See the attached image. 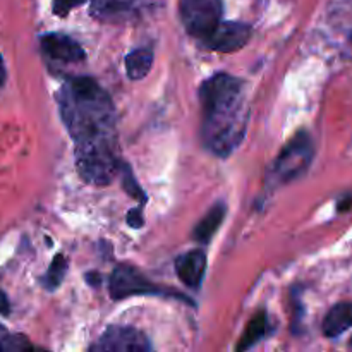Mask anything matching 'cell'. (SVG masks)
Instances as JSON below:
<instances>
[{
  "label": "cell",
  "mask_w": 352,
  "mask_h": 352,
  "mask_svg": "<svg viewBox=\"0 0 352 352\" xmlns=\"http://www.w3.org/2000/svg\"><path fill=\"white\" fill-rule=\"evenodd\" d=\"M41 52L50 60L64 64H78L86 58L85 50L74 38L62 33H47L40 38Z\"/></svg>",
  "instance_id": "9c48e42d"
},
{
  "label": "cell",
  "mask_w": 352,
  "mask_h": 352,
  "mask_svg": "<svg viewBox=\"0 0 352 352\" xmlns=\"http://www.w3.org/2000/svg\"><path fill=\"white\" fill-rule=\"evenodd\" d=\"M315 157V144L306 131H299L277 157L268 174V186L289 184L308 172Z\"/></svg>",
  "instance_id": "3957f363"
},
{
  "label": "cell",
  "mask_w": 352,
  "mask_h": 352,
  "mask_svg": "<svg viewBox=\"0 0 352 352\" xmlns=\"http://www.w3.org/2000/svg\"><path fill=\"white\" fill-rule=\"evenodd\" d=\"M3 336H6V329H3V327L0 325V337H3Z\"/></svg>",
  "instance_id": "d4e9b609"
},
{
  "label": "cell",
  "mask_w": 352,
  "mask_h": 352,
  "mask_svg": "<svg viewBox=\"0 0 352 352\" xmlns=\"http://www.w3.org/2000/svg\"><path fill=\"white\" fill-rule=\"evenodd\" d=\"M6 79H7L6 64H3V58H2V55H0V86H3V82H6Z\"/></svg>",
  "instance_id": "cb8c5ba5"
},
{
  "label": "cell",
  "mask_w": 352,
  "mask_h": 352,
  "mask_svg": "<svg viewBox=\"0 0 352 352\" xmlns=\"http://www.w3.org/2000/svg\"><path fill=\"white\" fill-rule=\"evenodd\" d=\"M86 0H54V3H52V10H54L55 16H67L69 12H71L74 7L81 6V3H85Z\"/></svg>",
  "instance_id": "d6986e66"
},
{
  "label": "cell",
  "mask_w": 352,
  "mask_h": 352,
  "mask_svg": "<svg viewBox=\"0 0 352 352\" xmlns=\"http://www.w3.org/2000/svg\"><path fill=\"white\" fill-rule=\"evenodd\" d=\"M351 41H352V34H351Z\"/></svg>",
  "instance_id": "484cf974"
},
{
  "label": "cell",
  "mask_w": 352,
  "mask_h": 352,
  "mask_svg": "<svg viewBox=\"0 0 352 352\" xmlns=\"http://www.w3.org/2000/svg\"><path fill=\"white\" fill-rule=\"evenodd\" d=\"M93 352H146L151 342L141 330L134 327L112 325L89 347Z\"/></svg>",
  "instance_id": "52a82bcc"
},
{
  "label": "cell",
  "mask_w": 352,
  "mask_h": 352,
  "mask_svg": "<svg viewBox=\"0 0 352 352\" xmlns=\"http://www.w3.org/2000/svg\"><path fill=\"white\" fill-rule=\"evenodd\" d=\"M226 213H227V206L223 203H217L213 205L212 208L206 212V215L196 223L195 230H192V239L196 243H201V244H208L212 241V237L215 236L217 230L220 229L222 226L223 219H226Z\"/></svg>",
  "instance_id": "4fadbf2b"
},
{
  "label": "cell",
  "mask_w": 352,
  "mask_h": 352,
  "mask_svg": "<svg viewBox=\"0 0 352 352\" xmlns=\"http://www.w3.org/2000/svg\"><path fill=\"white\" fill-rule=\"evenodd\" d=\"M222 14V0H179V16L182 26L198 40H205L219 26Z\"/></svg>",
  "instance_id": "8992f818"
},
{
  "label": "cell",
  "mask_w": 352,
  "mask_h": 352,
  "mask_svg": "<svg viewBox=\"0 0 352 352\" xmlns=\"http://www.w3.org/2000/svg\"><path fill=\"white\" fill-rule=\"evenodd\" d=\"M153 65V50L148 47H141L127 54L126 57V72L133 81H140Z\"/></svg>",
  "instance_id": "5bb4252c"
},
{
  "label": "cell",
  "mask_w": 352,
  "mask_h": 352,
  "mask_svg": "<svg viewBox=\"0 0 352 352\" xmlns=\"http://www.w3.org/2000/svg\"><path fill=\"white\" fill-rule=\"evenodd\" d=\"M148 0H91V16L107 23L131 21L146 7Z\"/></svg>",
  "instance_id": "30bf717a"
},
{
  "label": "cell",
  "mask_w": 352,
  "mask_h": 352,
  "mask_svg": "<svg viewBox=\"0 0 352 352\" xmlns=\"http://www.w3.org/2000/svg\"><path fill=\"white\" fill-rule=\"evenodd\" d=\"M76 170L79 177L91 186H109L119 174L120 158L117 146L74 148Z\"/></svg>",
  "instance_id": "277c9868"
},
{
  "label": "cell",
  "mask_w": 352,
  "mask_h": 352,
  "mask_svg": "<svg viewBox=\"0 0 352 352\" xmlns=\"http://www.w3.org/2000/svg\"><path fill=\"white\" fill-rule=\"evenodd\" d=\"M201 140L215 157L227 158L243 143L250 122V105L243 79L219 72L199 86Z\"/></svg>",
  "instance_id": "6da1fadb"
},
{
  "label": "cell",
  "mask_w": 352,
  "mask_h": 352,
  "mask_svg": "<svg viewBox=\"0 0 352 352\" xmlns=\"http://www.w3.org/2000/svg\"><path fill=\"white\" fill-rule=\"evenodd\" d=\"M119 174H120V179H122L124 191H126L131 198H134L136 201H140V205H143V206L146 205L148 196H146V192L141 189L140 182L136 181V177H134L133 168H131L127 164H124V162H120Z\"/></svg>",
  "instance_id": "e0dca14e"
},
{
  "label": "cell",
  "mask_w": 352,
  "mask_h": 352,
  "mask_svg": "<svg viewBox=\"0 0 352 352\" xmlns=\"http://www.w3.org/2000/svg\"><path fill=\"white\" fill-rule=\"evenodd\" d=\"M58 112L76 148L117 146V112L109 93L88 76L67 78L57 91Z\"/></svg>",
  "instance_id": "7a4b0ae2"
},
{
  "label": "cell",
  "mask_w": 352,
  "mask_h": 352,
  "mask_svg": "<svg viewBox=\"0 0 352 352\" xmlns=\"http://www.w3.org/2000/svg\"><path fill=\"white\" fill-rule=\"evenodd\" d=\"M352 327V302H339L327 313L323 320V333L329 339H337Z\"/></svg>",
  "instance_id": "7c38bea8"
},
{
  "label": "cell",
  "mask_w": 352,
  "mask_h": 352,
  "mask_svg": "<svg viewBox=\"0 0 352 352\" xmlns=\"http://www.w3.org/2000/svg\"><path fill=\"white\" fill-rule=\"evenodd\" d=\"M253 34V28L248 23H239V21H229V23H222L220 21L219 26L201 40L203 47L213 52H237L251 40Z\"/></svg>",
  "instance_id": "ba28073f"
},
{
  "label": "cell",
  "mask_w": 352,
  "mask_h": 352,
  "mask_svg": "<svg viewBox=\"0 0 352 352\" xmlns=\"http://www.w3.org/2000/svg\"><path fill=\"white\" fill-rule=\"evenodd\" d=\"M179 280L189 289H199L206 272V254L201 250L182 253L174 263Z\"/></svg>",
  "instance_id": "8fae6325"
},
{
  "label": "cell",
  "mask_w": 352,
  "mask_h": 352,
  "mask_svg": "<svg viewBox=\"0 0 352 352\" xmlns=\"http://www.w3.org/2000/svg\"><path fill=\"white\" fill-rule=\"evenodd\" d=\"M34 349L33 344L24 336H7L0 337V352H19Z\"/></svg>",
  "instance_id": "ac0fdd59"
},
{
  "label": "cell",
  "mask_w": 352,
  "mask_h": 352,
  "mask_svg": "<svg viewBox=\"0 0 352 352\" xmlns=\"http://www.w3.org/2000/svg\"><path fill=\"white\" fill-rule=\"evenodd\" d=\"M352 208V196H346V198H342L339 201V206H337V210H339L340 213L342 212H347V210Z\"/></svg>",
  "instance_id": "7402d4cb"
},
{
  "label": "cell",
  "mask_w": 352,
  "mask_h": 352,
  "mask_svg": "<svg viewBox=\"0 0 352 352\" xmlns=\"http://www.w3.org/2000/svg\"><path fill=\"white\" fill-rule=\"evenodd\" d=\"M10 311V305H9V299H7V296L3 294L2 291H0V315H9Z\"/></svg>",
  "instance_id": "44dd1931"
},
{
  "label": "cell",
  "mask_w": 352,
  "mask_h": 352,
  "mask_svg": "<svg viewBox=\"0 0 352 352\" xmlns=\"http://www.w3.org/2000/svg\"><path fill=\"white\" fill-rule=\"evenodd\" d=\"M86 280L89 282V285H95V287H98L100 284H102V277H100L96 272H93V274H88L86 275Z\"/></svg>",
  "instance_id": "603a6c76"
},
{
  "label": "cell",
  "mask_w": 352,
  "mask_h": 352,
  "mask_svg": "<svg viewBox=\"0 0 352 352\" xmlns=\"http://www.w3.org/2000/svg\"><path fill=\"white\" fill-rule=\"evenodd\" d=\"M67 258H65L64 254L58 253L57 256L54 258V261H52L47 275L43 277V285L47 291H55V289L60 287L62 280H64L65 274H67Z\"/></svg>",
  "instance_id": "2e32d148"
},
{
  "label": "cell",
  "mask_w": 352,
  "mask_h": 352,
  "mask_svg": "<svg viewBox=\"0 0 352 352\" xmlns=\"http://www.w3.org/2000/svg\"><path fill=\"white\" fill-rule=\"evenodd\" d=\"M268 333V316L265 311H256L253 318L250 320L246 327V332L241 337L239 344L236 346L237 351H248L253 346H256L260 340Z\"/></svg>",
  "instance_id": "9a60e30c"
},
{
  "label": "cell",
  "mask_w": 352,
  "mask_h": 352,
  "mask_svg": "<svg viewBox=\"0 0 352 352\" xmlns=\"http://www.w3.org/2000/svg\"><path fill=\"white\" fill-rule=\"evenodd\" d=\"M127 226L133 227V229H140V227H143L144 223V219H143V205H140L138 208H133L129 210V213H127Z\"/></svg>",
  "instance_id": "ffe728a7"
},
{
  "label": "cell",
  "mask_w": 352,
  "mask_h": 352,
  "mask_svg": "<svg viewBox=\"0 0 352 352\" xmlns=\"http://www.w3.org/2000/svg\"><path fill=\"white\" fill-rule=\"evenodd\" d=\"M109 292L110 298L113 301H122V299L133 298V296H170V298L181 299V301L191 302L189 299H186L184 294H179V292L168 291V289L158 287L155 282H151L150 278L144 277L138 268L131 267V265H119L116 267V270L112 272L109 278Z\"/></svg>",
  "instance_id": "5b68a950"
}]
</instances>
